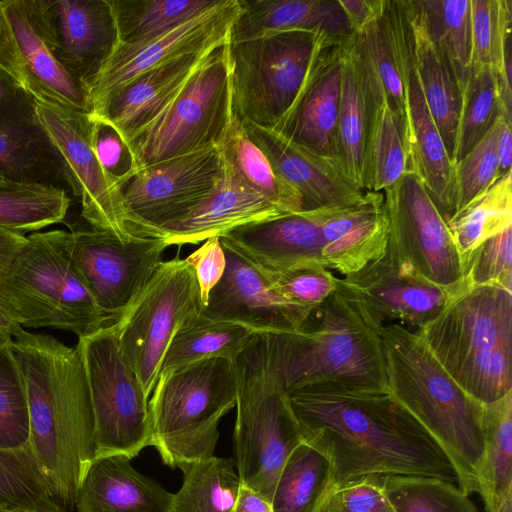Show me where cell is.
Segmentation results:
<instances>
[{
  "instance_id": "6da1fadb",
  "label": "cell",
  "mask_w": 512,
  "mask_h": 512,
  "mask_svg": "<svg viewBox=\"0 0 512 512\" xmlns=\"http://www.w3.org/2000/svg\"><path fill=\"white\" fill-rule=\"evenodd\" d=\"M287 395L303 442L329 460L336 490L384 475L428 476L458 485L443 449L388 390L319 384Z\"/></svg>"
},
{
  "instance_id": "7a4b0ae2",
  "label": "cell",
  "mask_w": 512,
  "mask_h": 512,
  "mask_svg": "<svg viewBox=\"0 0 512 512\" xmlns=\"http://www.w3.org/2000/svg\"><path fill=\"white\" fill-rule=\"evenodd\" d=\"M8 348L25 388L29 445L54 497L73 512L95 459L94 414L81 355L76 346L25 329Z\"/></svg>"
},
{
  "instance_id": "3957f363",
  "label": "cell",
  "mask_w": 512,
  "mask_h": 512,
  "mask_svg": "<svg viewBox=\"0 0 512 512\" xmlns=\"http://www.w3.org/2000/svg\"><path fill=\"white\" fill-rule=\"evenodd\" d=\"M379 335L389 394L443 449L458 487L468 496L478 493L484 404L453 380L416 330L387 324Z\"/></svg>"
},
{
  "instance_id": "277c9868",
  "label": "cell",
  "mask_w": 512,
  "mask_h": 512,
  "mask_svg": "<svg viewBox=\"0 0 512 512\" xmlns=\"http://www.w3.org/2000/svg\"><path fill=\"white\" fill-rule=\"evenodd\" d=\"M264 337L268 365L286 393L319 384L387 390L379 333L336 290L301 328Z\"/></svg>"
},
{
  "instance_id": "5b68a950",
  "label": "cell",
  "mask_w": 512,
  "mask_h": 512,
  "mask_svg": "<svg viewBox=\"0 0 512 512\" xmlns=\"http://www.w3.org/2000/svg\"><path fill=\"white\" fill-rule=\"evenodd\" d=\"M416 331L478 402L491 404L512 392V289L468 287Z\"/></svg>"
},
{
  "instance_id": "8992f818",
  "label": "cell",
  "mask_w": 512,
  "mask_h": 512,
  "mask_svg": "<svg viewBox=\"0 0 512 512\" xmlns=\"http://www.w3.org/2000/svg\"><path fill=\"white\" fill-rule=\"evenodd\" d=\"M236 360L215 357L158 375L149 400L150 442L182 472L213 455L221 418L237 399Z\"/></svg>"
},
{
  "instance_id": "52a82bcc",
  "label": "cell",
  "mask_w": 512,
  "mask_h": 512,
  "mask_svg": "<svg viewBox=\"0 0 512 512\" xmlns=\"http://www.w3.org/2000/svg\"><path fill=\"white\" fill-rule=\"evenodd\" d=\"M66 231L33 232L0 276V302L22 328H52L78 338L111 319L98 307L66 249Z\"/></svg>"
},
{
  "instance_id": "ba28073f",
  "label": "cell",
  "mask_w": 512,
  "mask_h": 512,
  "mask_svg": "<svg viewBox=\"0 0 512 512\" xmlns=\"http://www.w3.org/2000/svg\"><path fill=\"white\" fill-rule=\"evenodd\" d=\"M235 363L234 463L242 485L271 502L286 460L303 440L288 395L268 365L264 334L254 333Z\"/></svg>"
},
{
  "instance_id": "9c48e42d",
  "label": "cell",
  "mask_w": 512,
  "mask_h": 512,
  "mask_svg": "<svg viewBox=\"0 0 512 512\" xmlns=\"http://www.w3.org/2000/svg\"><path fill=\"white\" fill-rule=\"evenodd\" d=\"M228 43L213 49L162 113L130 141L128 171L220 147L234 115Z\"/></svg>"
},
{
  "instance_id": "30bf717a",
  "label": "cell",
  "mask_w": 512,
  "mask_h": 512,
  "mask_svg": "<svg viewBox=\"0 0 512 512\" xmlns=\"http://www.w3.org/2000/svg\"><path fill=\"white\" fill-rule=\"evenodd\" d=\"M329 38L333 37L293 30L228 43L234 114L273 128L290 108L314 56Z\"/></svg>"
},
{
  "instance_id": "8fae6325",
  "label": "cell",
  "mask_w": 512,
  "mask_h": 512,
  "mask_svg": "<svg viewBox=\"0 0 512 512\" xmlns=\"http://www.w3.org/2000/svg\"><path fill=\"white\" fill-rule=\"evenodd\" d=\"M202 308L194 269L177 254L159 264L114 322L120 352L148 397L171 340L200 316Z\"/></svg>"
},
{
  "instance_id": "7c38bea8",
  "label": "cell",
  "mask_w": 512,
  "mask_h": 512,
  "mask_svg": "<svg viewBox=\"0 0 512 512\" xmlns=\"http://www.w3.org/2000/svg\"><path fill=\"white\" fill-rule=\"evenodd\" d=\"M94 414L95 458L129 459L149 446V397L123 358L114 323L78 338Z\"/></svg>"
},
{
  "instance_id": "4fadbf2b",
  "label": "cell",
  "mask_w": 512,
  "mask_h": 512,
  "mask_svg": "<svg viewBox=\"0 0 512 512\" xmlns=\"http://www.w3.org/2000/svg\"><path fill=\"white\" fill-rule=\"evenodd\" d=\"M0 70L35 100L89 113L84 86L55 55L47 0H0Z\"/></svg>"
},
{
  "instance_id": "5bb4252c",
  "label": "cell",
  "mask_w": 512,
  "mask_h": 512,
  "mask_svg": "<svg viewBox=\"0 0 512 512\" xmlns=\"http://www.w3.org/2000/svg\"><path fill=\"white\" fill-rule=\"evenodd\" d=\"M37 118L57 151L65 180L81 201V216L91 228L120 240L134 236L117 179L96 150L97 121L86 112L35 100Z\"/></svg>"
},
{
  "instance_id": "9a60e30c",
  "label": "cell",
  "mask_w": 512,
  "mask_h": 512,
  "mask_svg": "<svg viewBox=\"0 0 512 512\" xmlns=\"http://www.w3.org/2000/svg\"><path fill=\"white\" fill-rule=\"evenodd\" d=\"M387 249L419 276L454 295L467 289L463 266L448 224L412 171L383 192Z\"/></svg>"
},
{
  "instance_id": "2e32d148",
  "label": "cell",
  "mask_w": 512,
  "mask_h": 512,
  "mask_svg": "<svg viewBox=\"0 0 512 512\" xmlns=\"http://www.w3.org/2000/svg\"><path fill=\"white\" fill-rule=\"evenodd\" d=\"M68 255L98 307L116 321L145 286L169 245L161 238L123 241L97 229L66 231Z\"/></svg>"
},
{
  "instance_id": "e0dca14e",
  "label": "cell",
  "mask_w": 512,
  "mask_h": 512,
  "mask_svg": "<svg viewBox=\"0 0 512 512\" xmlns=\"http://www.w3.org/2000/svg\"><path fill=\"white\" fill-rule=\"evenodd\" d=\"M223 172L221 151L211 148L120 176L117 183L130 218V232L134 235L180 217L215 190Z\"/></svg>"
},
{
  "instance_id": "ac0fdd59",
  "label": "cell",
  "mask_w": 512,
  "mask_h": 512,
  "mask_svg": "<svg viewBox=\"0 0 512 512\" xmlns=\"http://www.w3.org/2000/svg\"><path fill=\"white\" fill-rule=\"evenodd\" d=\"M336 291L378 333L387 324L418 330L457 296L419 276L387 248L379 259L338 278Z\"/></svg>"
},
{
  "instance_id": "d6986e66",
  "label": "cell",
  "mask_w": 512,
  "mask_h": 512,
  "mask_svg": "<svg viewBox=\"0 0 512 512\" xmlns=\"http://www.w3.org/2000/svg\"><path fill=\"white\" fill-rule=\"evenodd\" d=\"M240 11L239 0H219L215 6L155 38L130 44L117 42L86 86L89 112L109 93L150 69L228 43Z\"/></svg>"
},
{
  "instance_id": "ffe728a7",
  "label": "cell",
  "mask_w": 512,
  "mask_h": 512,
  "mask_svg": "<svg viewBox=\"0 0 512 512\" xmlns=\"http://www.w3.org/2000/svg\"><path fill=\"white\" fill-rule=\"evenodd\" d=\"M222 246L225 272L210 291L200 317L231 322L261 334L296 330L306 323L314 308L282 295L254 265Z\"/></svg>"
},
{
  "instance_id": "44dd1931",
  "label": "cell",
  "mask_w": 512,
  "mask_h": 512,
  "mask_svg": "<svg viewBox=\"0 0 512 512\" xmlns=\"http://www.w3.org/2000/svg\"><path fill=\"white\" fill-rule=\"evenodd\" d=\"M350 39L329 38L321 45L293 103L272 128L288 140L333 161L343 58Z\"/></svg>"
},
{
  "instance_id": "7402d4cb",
  "label": "cell",
  "mask_w": 512,
  "mask_h": 512,
  "mask_svg": "<svg viewBox=\"0 0 512 512\" xmlns=\"http://www.w3.org/2000/svg\"><path fill=\"white\" fill-rule=\"evenodd\" d=\"M0 177L67 185L60 157L37 118L35 99L1 70Z\"/></svg>"
},
{
  "instance_id": "603a6c76",
  "label": "cell",
  "mask_w": 512,
  "mask_h": 512,
  "mask_svg": "<svg viewBox=\"0 0 512 512\" xmlns=\"http://www.w3.org/2000/svg\"><path fill=\"white\" fill-rule=\"evenodd\" d=\"M351 46L375 93L408 125L413 38L407 0H386L380 16L353 34Z\"/></svg>"
},
{
  "instance_id": "cb8c5ba5",
  "label": "cell",
  "mask_w": 512,
  "mask_h": 512,
  "mask_svg": "<svg viewBox=\"0 0 512 512\" xmlns=\"http://www.w3.org/2000/svg\"><path fill=\"white\" fill-rule=\"evenodd\" d=\"M216 47L171 60L138 75L96 103L89 114L112 128L127 147L171 103Z\"/></svg>"
},
{
  "instance_id": "d4e9b609",
  "label": "cell",
  "mask_w": 512,
  "mask_h": 512,
  "mask_svg": "<svg viewBox=\"0 0 512 512\" xmlns=\"http://www.w3.org/2000/svg\"><path fill=\"white\" fill-rule=\"evenodd\" d=\"M329 209L303 210L246 224L221 235L220 240L266 275L322 264L321 227Z\"/></svg>"
},
{
  "instance_id": "484cf974",
  "label": "cell",
  "mask_w": 512,
  "mask_h": 512,
  "mask_svg": "<svg viewBox=\"0 0 512 512\" xmlns=\"http://www.w3.org/2000/svg\"><path fill=\"white\" fill-rule=\"evenodd\" d=\"M285 214L245 186L224 162L222 179L211 194L180 217L140 229L134 235L161 238L169 246L197 244L237 227Z\"/></svg>"
},
{
  "instance_id": "4316f807",
  "label": "cell",
  "mask_w": 512,
  "mask_h": 512,
  "mask_svg": "<svg viewBox=\"0 0 512 512\" xmlns=\"http://www.w3.org/2000/svg\"><path fill=\"white\" fill-rule=\"evenodd\" d=\"M241 121L275 172L300 192L304 210L342 208L364 200L367 191L355 187L332 159L288 140L272 128Z\"/></svg>"
},
{
  "instance_id": "83f0119b",
  "label": "cell",
  "mask_w": 512,
  "mask_h": 512,
  "mask_svg": "<svg viewBox=\"0 0 512 512\" xmlns=\"http://www.w3.org/2000/svg\"><path fill=\"white\" fill-rule=\"evenodd\" d=\"M55 55L85 88L117 43L109 0H47Z\"/></svg>"
},
{
  "instance_id": "f1b7e54d",
  "label": "cell",
  "mask_w": 512,
  "mask_h": 512,
  "mask_svg": "<svg viewBox=\"0 0 512 512\" xmlns=\"http://www.w3.org/2000/svg\"><path fill=\"white\" fill-rule=\"evenodd\" d=\"M383 193L366 192L359 204L330 208L321 227V262L345 276L382 257L388 243Z\"/></svg>"
},
{
  "instance_id": "f546056e",
  "label": "cell",
  "mask_w": 512,
  "mask_h": 512,
  "mask_svg": "<svg viewBox=\"0 0 512 512\" xmlns=\"http://www.w3.org/2000/svg\"><path fill=\"white\" fill-rule=\"evenodd\" d=\"M173 494L124 455L98 457L81 483L77 512H171Z\"/></svg>"
},
{
  "instance_id": "4dcf8cb0",
  "label": "cell",
  "mask_w": 512,
  "mask_h": 512,
  "mask_svg": "<svg viewBox=\"0 0 512 512\" xmlns=\"http://www.w3.org/2000/svg\"><path fill=\"white\" fill-rule=\"evenodd\" d=\"M229 43L305 30L349 40L353 31L339 0H239Z\"/></svg>"
},
{
  "instance_id": "1f68e13d",
  "label": "cell",
  "mask_w": 512,
  "mask_h": 512,
  "mask_svg": "<svg viewBox=\"0 0 512 512\" xmlns=\"http://www.w3.org/2000/svg\"><path fill=\"white\" fill-rule=\"evenodd\" d=\"M380 101L382 98L373 90L352 49L350 39L346 44L343 58L334 161L344 176L362 191H365L366 144L374 108Z\"/></svg>"
},
{
  "instance_id": "d6a6232c",
  "label": "cell",
  "mask_w": 512,
  "mask_h": 512,
  "mask_svg": "<svg viewBox=\"0 0 512 512\" xmlns=\"http://www.w3.org/2000/svg\"><path fill=\"white\" fill-rule=\"evenodd\" d=\"M410 167L446 222L454 211L455 166L424 100L412 61L407 83Z\"/></svg>"
},
{
  "instance_id": "836d02e7",
  "label": "cell",
  "mask_w": 512,
  "mask_h": 512,
  "mask_svg": "<svg viewBox=\"0 0 512 512\" xmlns=\"http://www.w3.org/2000/svg\"><path fill=\"white\" fill-rule=\"evenodd\" d=\"M407 6L415 71L427 108L453 163L461 102L460 86L447 58L413 15L408 0Z\"/></svg>"
},
{
  "instance_id": "e575fe53",
  "label": "cell",
  "mask_w": 512,
  "mask_h": 512,
  "mask_svg": "<svg viewBox=\"0 0 512 512\" xmlns=\"http://www.w3.org/2000/svg\"><path fill=\"white\" fill-rule=\"evenodd\" d=\"M335 491L329 460L302 442L279 474L271 499L272 509L273 512H323Z\"/></svg>"
},
{
  "instance_id": "d590c367",
  "label": "cell",
  "mask_w": 512,
  "mask_h": 512,
  "mask_svg": "<svg viewBox=\"0 0 512 512\" xmlns=\"http://www.w3.org/2000/svg\"><path fill=\"white\" fill-rule=\"evenodd\" d=\"M224 162L239 180L286 214L304 210L300 192L282 179L265 154L248 137L235 114L219 147Z\"/></svg>"
},
{
  "instance_id": "8d00e7d4",
  "label": "cell",
  "mask_w": 512,
  "mask_h": 512,
  "mask_svg": "<svg viewBox=\"0 0 512 512\" xmlns=\"http://www.w3.org/2000/svg\"><path fill=\"white\" fill-rule=\"evenodd\" d=\"M483 432L478 494L486 512H497L512 497V392L484 405Z\"/></svg>"
},
{
  "instance_id": "74e56055",
  "label": "cell",
  "mask_w": 512,
  "mask_h": 512,
  "mask_svg": "<svg viewBox=\"0 0 512 512\" xmlns=\"http://www.w3.org/2000/svg\"><path fill=\"white\" fill-rule=\"evenodd\" d=\"M411 171L408 125L384 101L376 104L364 164V190L382 193Z\"/></svg>"
},
{
  "instance_id": "f35d334b",
  "label": "cell",
  "mask_w": 512,
  "mask_h": 512,
  "mask_svg": "<svg viewBox=\"0 0 512 512\" xmlns=\"http://www.w3.org/2000/svg\"><path fill=\"white\" fill-rule=\"evenodd\" d=\"M413 15L450 63L460 90L470 72V0H408Z\"/></svg>"
},
{
  "instance_id": "ab89813d",
  "label": "cell",
  "mask_w": 512,
  "mask_h": 512,
  "mask_svg": "<svg viewBox=\"0 0 512 512\" xmlns=\"http://www.w3.org/2000/svg\"><path fill=\"white\" fill-rule=\"evenodd\" d=\"M171 512H232L242 482L232 459L210 456L183 471Z\"/></svg>"
},
{
  "instance_id": "60d3db41",
  "label": "cell",
  "mask_w": 512,
  "mask_h": 512,
  "mask_svg": "<svg viewBox=\"0 0 512 512\" xmlns=\"http://www.w3.org/2000/svg\"><path fill=\"white\" fill-rule=\"evenodd\" d=\"M253 334L244 326L199 316L175 334L164 354L159 374L209 358L236 360Z\"/></svg>"
},
{
  "instance_id": "b9f144b4",
  "label": "cell",
  "mask_w": 512,
  "mask_h": 512,
  "mask_svg": "<svg viewBox=\"0 0 512 512\" xmlns=\"http://www.w3.org/2000/svg\"><path fill=\"white\" fill-rule=\"evenodd\" d=\"M70 205L66 191L37 183L0 180V227L21 234L64 220Z\"/></svg>"
},
{
  "instance_id": "7bdbcfd3",
  "label": "cell",
  "mask_w": 512,
  "mask_h": 512,
  "mask_svg": "<svg viewBox=\"0 0 512 512\" xmlns=\"http://www.w3.org/2000/svg\"><path fill=\"white\" fill-rule=\"evenodd\" d=\"M219 0H109L117 42L155 38L215 6Z\"/></svg>"
},
{
  "instance_id": "ee69618b",
  "label": "cell",
  "mask_w": 512,
  "mask_h": 512,
  "mask_svg": "<svg viewBox=\"0 0 512 512\" xmlns=\"http://www.w3.org/2000/svg\"><path fill=\"white\" fill-rule=\"evenodd\" d=\"M447 224L465 275L472 252L490 237L512 227V171Z\"/></svg>"
},
{
  "instance_id": "f6af8a7d",
  "label": "cell",
  "mask_w": 512,
  "mask_h": 512,
  "mask_svg": "<svg viewBox=\"0 0 512 512\" xmlns=\"http://www.w3.org/2000/svg\"><path fill=\"white\" fill-rule=\"evenodd\" d=\"M0 512H66L54 497L30 445L0 449Z\"/></svg>"
},
{
  "instance_id": "bcb514c9",
  "label": "cell",
  "mask_w": 512,
  "mask_h": 512,
  "mask_svg": "<svg viewBox=\"0 0 512 512\" xmlns=\"http://www.w3.org/2000/svg\"><path fill=\"white\" fill-rule=\"evenodd\" d=\"M501 116L503 108L496 72L490 67L471 68L461 87L454 166L485 137Z\"/></svg>"
},
{
  "instance_id": "7dc6e473",
  "label": "cell",
  "mask_w": 512,
  "mask_h": 512,
  "mask_svg": "<svg viewBox=\"0 0 512 512\" xmlns=\"http://www.w3.org/2000/svg\"><path fill=\"white\" fill-rule=\"evenodd\" d=\"M471 68L490 67L497 75L512 71V1L470 0Z\"/></svg>"
},
{
  "instance_id": "c3c4849f",
  "label": "cell",
  "mask_w": 512,
  "mask_h": 512,
  "mask_svg": "<svg viewBox=\"0 0 512 512\" xmlns=\"http://www.w3.org/2000/svg\"><path fill=\"white\" fill-rule=\"evenodd\" d=\"M380 481L394 512H478L459 487L439 478L384 475Z\"/></svg>"
},
{
  "instance_id": "681fc988",
  "label": "cell",
  "mask_w": 512,
  "mask_h": 512,
  "mask_svg": "<svg viewBox=\"0 0 512 512\" xmlns=\"http://www.w3.org/2000/svg\"><path fill=\"white\" fill-rule=\"evenodd\" d=\"M503 118L501 116L485 137L455 165L454 211L451 218L483 196L502 177L497 141Z\"/></svg>"
},
{
  "instance_id": "f907efd6",
  "label": "cell",
  "mask_w": 512,
  "mask_h": 512,
  "mask_svg": "<svg viewBox=\"0 0 512 512\" xmlns=\"http://www.w3.org/2000/svg\"><path fill=\"white\" fill-rule=\"evenodd\" d=\"M30 425L23 379L8 345L0 344V449L29 445Z\"/></svg>"
},
{
  "instance_id": "816d5d0a",
  "label": "cell",
  "mask_w": 512,
  "mask_h": 512,
  "mask_svg": "<svg viewBox=\"0 0 512 512\" xmlns=\"http://www.w3.org/2000/svg\"><path fill=\"white\" fill-rule=\"evenodd\" d=\"M464 278L467 288L500 285L512 289V227L490 237L472 252Z\"/></svg>"
},
{
  "instance_id": "f5cc1de1",
  "label": "cell",
  "mask_w": 512,
  "mask_h": 512,
  "mask_svg": "<svg viewBox=\"0 0 512 512\" xmlns=\"http://www.w3.org/2000/svg\"><path fill=\"white\" fill-rule=\"evenodd\" d=\"M264 275L282 295L311 308L320 305L336 290L338 279L332 271L318 262Z\"/></svg>"
},
{
  "instance_id": "db71d44e",
  "label": "cell",
  "mask_w": 512,
  "mask_h": 512,
  "mask_svg": "<svg viewBox=\"0 0 512 512\" xmlns=\"http://www.w3.org/2000/svg\"><path fill=\"white\" fill-rule=\"evenodd\" d=\"M323 512H394L387 502L380 476H367L335 491Z\"/></svg>"
},
{
  "instance_id": "11a10c76",
  "label": "cell",
  "mask_w": 512,
  "mask_h": 512,
  "mask_svg": "<svg viewBox=\"0 0 512 512\" xmlns=\"http://www.w3.org/2000/svg\"><path fill=\"white\" fill-rule=\"evenodd\" d=\"M186 261L194 269L202 303L205 306L210 291L220 281L226 268V257L220 236L205 240L186 258Z\"/></svg>"
},
{
  "instance_id": "9f6ffc18",
  "label": "cell",
  "mask_w": 512,
  "mask_h": 512,
  "mask_svg": "<svg viewBox=\"0 0 512 512\" xmlns=\"http://www.w3.org/2000/svg\"><path fill=\"white\" fill-rule=\"evenodd\" d=\"M339 3L355 34L380 16L386 0H339Z\"/></svg>"
},
{
  "instance_id": "6f0895ef",
  "label": "cell",
  "mask_w": 512,
  "mask_h": 512,
  "mask_svg": "<svg viewBox=\"0 0 512 512\" xmlns=\"http://www.w3.org/2000/svg\"><path fill=\"white\" fill-rule=\"evenodd\" d=\"M26 240V235L0 227V276L10 266Z\"/></svg>"
},
{
  "instance_id": "680465c9",
  "label": "cell",
  "mask_w": 512,
  "mask_h": 512,
  "mask_svg": "<svg viewBox=\"0 0 512 512\" xmlns=\"http://www.w3.org/2000/svg\"><path fill=\"white\" fill-rule=\"evenodd\" d=\"M512 121L503 118L497 141L499 172L503 176L511 171L512 164Z\"/></svg>"
},
{
  "instance_id": "91938a15",
  "label": "cell",
  "mask_w": 512,
  "mask_h": 512,
  "mask_svg": "<svg viewBox=\"0 0 512 512\" xmlns=\"http://www.w3.org/2000/svg\"><path fill=\"white\" fill-rule=\"evenodd\" d=\"M232 512H273L271 502L242 485Z\"/></svg>"
},
{
  "instance_id": "94428289",
  "label": "cell",
  "mask_w": 512,
  "mask_h": 512,
  "mask_svg": "<svg viewBox=\"0 0 512 512\" xmlns=\"http://www.w3.org/2000/svg\"><path fill=\"white\" fill-rule=\"evenodd\" d=\"M22 329L0 302V344L9 345Z\"/></svg>"
},
{
  "instance_id": "6125c7cd",
  "label": "cell",
  "mask_w": 512,
  "mask_h": 512,
  "mask_svg": "<svg viewBox=\"0 0 512 512\" xmlns=\"http://www.w3.org/2000/svg\"><path fill=\"white\" fill-rule=\"evenodd\" d=\"M497 512H512V497L507 499Z\"/></svg>"
},
{
  "instance_id": "be15d7a7",
  "label": "cell",
  "mask_w": 512,
  "mask_h": 512,
  "mask_svg": "<svg viewBox=\"0 0 512 512\" xmlns=\"http://www.w3.org/2000/svg\"><path fill=\"white\" fill-rule=\"evenodd\" d=\"M0 180H3V179L0 177Z\"/></svg>"
}]
</instances>
